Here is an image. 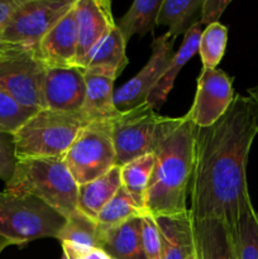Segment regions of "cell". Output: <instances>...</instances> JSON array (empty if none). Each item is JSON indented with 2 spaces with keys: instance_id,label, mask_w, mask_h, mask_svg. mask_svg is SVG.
<instances>
[{
  "instance_id": "cell-20",
  "label": "cell",
  "mask_w": 258,
  "mask_h": 259,
  "mask_svg": "<svg viewBox=\"0 0 258 259\" xmlns=\"http://www.w3.org/2000/svg\"><path fill=\"white\" fill-rule=\"evenodd\" d=\"M86 95L81 114L89 123L91 121L110 120L120 111L114 105V81L103 75H96L85 71Z\"/></svg>"
},
{
  "instance_id": "cell-18",
  "label": "cell",
  "mask_w": 258,
  "mask_h": 259,
  "mask_svg": "<svg viewBox=\"0 0 258 259\" xmlns=\"http://www.w3.org/2000/svg\"><path fill=\"white\" fill-rule=\"evenodd\" d=\"M125 47V39L115 25V28L93 48L86 60L85 71L115 80L129 62Z\"/></svg>"
},
{
  "instance_id": "cell-1",
  "label": "cell",
  "mask_w": 258,
  "mask_h": 259,
  "mask_svg": "<svg viewBox=\"0 0 258 259\" xmlns=\"http://www.w3.org/2000/svg\"><path fill=\"white\" fill-rule=\"evenodd\" d=\"M257 134L252 105L240 94L217 123L197 126L189 185L194 222L218 219L235 232L240 214L250 202L247 162Z\"/></svg>"
},
{
  "instance_id": "cell-17",
  "label": "cell",
  "mask_w": 258,
  "mask_h": 259,
  "mask_svg": "<svg viewBox=\"0 0 258 259\" xmlns=\"http://www.w3.org/2000/svg\"><path fill=\"white\" fill-rule=\"evenodd\" d=\"M141 218H134L106 229L99 228L100 249L110 259H147L142 243Z\"/></svg>"
},
{
  "instance_id": "cell-31",
  "label": "cell",
  "mask_w": 258,
  "mask_h": 259,
  "mask_svg": "<svg viewBox=\"0 0 258 259\" xmlns=\"http://www.w3.org/2000/svg\"><path fill=\"white\" fill-rule=\"evenodd\" d=\"M17 157L13 134L0 132V180L7 184L14 174Z\"/></svg>"
},
{
  "instance_id": "cell-9",
  "label": "cell",
  "mask_w": 258,
  "mask_h": 259,
  "mask_svg": "<svg viewBox=\"0 0 258 259\" xmlns=\"http://www.w3.org/2000/svg\"><path fill=\"white\" fill-rule=\"evenodd\" d=\"M76 0H22L0 30L8 43L37 48L53 25L73 7Z\"/></svg>"
},
{
  "instance_id": "cell-25",
  "label": "cell",
  "mask_w": 258,
  "mask_h": 259,
  "mask_svg": "<svg viewBox=\"0 0 258 259\" xmlns=\"http://www.w3.org/2000/svg\"><path fill=\"white\" fill-rule=\"evenodd\" d=\"M57 239L61 243H67L81 249L100 248L98 222L77 210L75 214L66 219L65 225L58 233Z\"/></svg>"
},
{
  "instance_id": "cell-13",
  "label": "cell",
  "mask_w": 258,
  "mask_h": 259,
  "mask_svg": "<svg viewBox=\"0 0 258 259\" xmlns=\"http://www.w3.org/2000/svg\"><path fill=\"white\" fill-rule=\"evenodd\" d=\"M76 27H77V58L76 66L85 70L86 60L93 48L115 28L108 0H76Z\"/></svg>"
},
{
  "instance_id": "cell-22",
  "label": "cell",
  "mask_w": 258,
  "mask_h": 259,
  "mask_svg": "<svg viewBox=\"0 0 258 259\" xmlns=\"http://www.w3.org/2000/svg\"><path fill=\"white\" fill-rule=\"evenodd\" d=\"M202 0H163L159 9L157 25L168 27L171 37L186 34L200 22Z\"/></svg>"
},
{
  "instance_id": "cell-29",
  "label": "cell",
  "mask_w": 258,
  "mask_h": 259,
  "mask_svg": "<svg viewBox=\"0 0 258 259\" xmlns=\"http://www.w3.org/2000/svg\"><path fill=\"white\" fill-rule=\"evenodd\" d=\"M37 113V110L25 108L15 101L9 94L0 89V132L14 134L23 124Z\"/></svg>"
},
{
  "instance_id": "cell-26",
  "label": "cell",
  "mask_w": 258,
  "mask_h": 259,
  "mask_svg": "<svg viewBox=\"0 0 258 259\" xmlns=\"http://www.w3.org/2000/svg\"><path fill=\"white\" fill-rule=\"evenodd\" d=\"M146 214L147 212L136 204L126 190L120 186L113 199L103 207L96 222L100 229H106Z\"/></svg>"
},
{
  "instance_id": "cell-19",
  "label": "cell",
  "mask_w": 258,
  "mask_h": 259,
  "mask_svg": "<svg viewBox=\"0 0 258 259\" xmlns=\"http://www.w3.org/2000/svg\"><path fill=\"white\" fill-rule=\"evenodd\" d=\"M201 27L202 25L200 24L199 22L185 34L180 50L177 51L176 53H174L168 66H167L166 70H164L163 75L161 76V78H159L158 82L156 83L153 90L149 93L148 98H147V103H148L154 110L163 105L167 96H168L169 91L174 88V83L175 81H176V77L180 73V71H181L182 67L186 65L187 61H190L194 57V55L197 52V50H199L200 37H201L202 33Z\"/></svg>"
},
{
  "instance_id": "cell-4",
  "label": "cell",
  "mask_w": 258,
  "mask_h": 259,
  "mask_svg": "<svg viewBox=\"0 0 258 259\" xmlns=\"http://www.w3.org/2000/svg\"><path fill=\"white\" fill-rule=\"evenodd\" d=\"M86 124L89 121L81 113H65L51 109L37 111L13 134L17 161L63 158Z\"/></svg>"
},
{
  "instance_id": "cell-10",
  "label": "cell",
  "mask_w": 258,
  "mask_h": 259,
  "mask_svg": "<svg viewBox=\"0 0 258 259\" xmlns=\"http://www.w3.org/2000/svg\"><path fill=\"white\" fill-rule=\"evenodd\" d=\"M176 38L168 33L154 38L151 45L152 55L143 68L128 82L114 91V105L118 111H126L147 103L149 93L163 75L174 56V45Z\"/></svg>"
},
{
  "instance_id": "cell-30",
  "label": "cell",
  "mask_w": 258,
  "mask_h": 259,
  "mask_svg": "<svg viewBox=\"0 0 258 259\" xmlns=\"http://www.w3.org/2000/svg\"><path fill=\"white\" fill-rule=\"evenodd\" d=\"M142 220V243L147 259H162V242L158 225L152 215L146 214Z\"/></svg>"
},
{
  "instance_id": "cell-12",
  "label": "cell",
  "mask_w": 258,
  "mask_h": 259,
  "mask_svg": "<svg viewBox=\"0 0 258 259\" xmlns=\"http://www.w3.org/2000/svg\"><path fill=\"white\" fill-rule=\"evenodd\" d=\"M85 70L77 66L46 70L43 103L46 109L65 113H81L85 103Z\"/></svg>"
},
{
  "instance_id": "cell-35",
  "label": "cell",
  "mask_w": 258,
  "mask_h": 259,
  "mask_svg": "<svg viewBox=\"0 0 258 259\" xmlns=\"http://www.w3.org/2000/svg\"><path fill=\"white\" fill-rule=\"evenodd\" d=\"M78 259H110L109 255L100 248L94 249H80Z\"/></svg>"
},
{
  "instance_id": "cell-15",
  "label": "cell",
  "mask_w": 258,
  "mask_h": 259,
  "mask_svg": "<svg viewBox=\"0 0 258 259\" xmlns=\"http://www.w3.org/2000/svg\"><path fill=\"white\" fill-rule=\"evenodd\" d=\"M195 255L197 259H237L234 232L224 222H194Z\"/></svg>"
},
{
  "instance_id": "cell-32",
  "label": "cell",
  "mask_w": 258,
  "mask_h": 259,
  "mask_svg": "<svg viewBox=\"0 0 258 259\" xmlns=\"http://www.w3.org/2000/svg\"><path fill=\"white\" fill-rule=\"evenodd\" d=\"M229 4V0H202L200 24L207 27V25L218 23L225 8Z\"/></svg>"
},
{
  "instance_id": "cell-38",
  "label": "cell",
  "mask_w": 258,
  "mask_h": 259,
  "mask_svg": "<svg viewBox=\"0 0 258 259\" xmlns=\"http://www.w3.org/2000/svg\"><path fill=\"white\" fill-rule=\"evenodd\" d=\"M192 259H197V258H196V255H194V258H192Z\"/></svg>"
},
{
  "instance_id": "cell-21",
  "label": "cell",
  "mask_w": 258,
  "mask_h": 259,
  "mask_svg": "<svg viewBox=\"0 0 258 259\" xmlns=\"http://www.w3.org/2000/svg\"><path fill=\"white\" fill-rule=\"evenodd\" d=\"M120 186L121 177L119 166H114L110 171L94 181L78 185V210L93 220H98L103 207L113 199Z\"/></svg>"
},
{
  "instance_id": "cell-2",
  "label": "cell",
  "mask_w": 258,
  "mask_h": 259,
  "mask_svg": "<svg viewBox=\"0 0 258 259\" xmlns=\"http://www.w3.org/2000/svg\"><path fill=\"white\" fill-rule=\"evenodd\" d=\"M197 126L187 118L166 137L154 152V167L146 191L144 209L153 218L187 211L186 200L194 166Z\"/></svg>"
},
{
  "instance_id": "cell-8",
  "label": "cell",
  "mask_w": 258,
  "mask_h": 259,
  "mask_svg": "<svg viewBox=\"0 0 258 259\" xmlns=\"http://www.w3.org/2000/svg\"><path fill=\"white\" fill-rule=\"evenodd\" d=\"M46 70L37 48H19L0 57V89L25 108L43 110Z\"/></svg>"
},
{
  "instance_id": "cell-36",
  "label": "cell",
  "mask_w": 258,
  "mask_h": 259,
  "mask_svg": "<svg viewBox=\"0 0 258 259\" xmlns=\"http://www.w3.org/2000/svg\"><path fill=\"white\" fill-rule=\"evenodd\" d=\"M19 48H23V47L22 46H15V45H12V43H8L7 40L3 39L2 35H0V57H2V56L8 55V53L10 52H14V51L19 50Z\"/></svg>"
},
{
  "instance_id": "cell-7",
  "label": "cell",
  "mask_w": 258,
  "mask_h": 259,
  "mask_svg": "<svg viewBox=\"0 0 258 259\" xmlns=\"http://www.w3.org/2000/svg\"><path fill=\"white\" fill-rule=\"evenodd\" d=\"M63 162L77 185L94 181L116 166L110 120L86 124L63 156Z\"/></svg>"
},
{
  "instance_id": "cell-24",
  "label": "cell",
  "mask_w": 258,
  "mask_h": 259,
  "mask_svg": "<svg viewBox=\"0 0 258 259\" xmlns=\"http://www.w3.org/2000/svg\"><path fill=\"white\" fill-rule=\"evenodd\" d=\"M154 159H156L154 153L146 154L120 167L121 186L144 211H146L144 209L146 191L153 171Z\"/></svg>"
},
{
  "instance_id": "cell-11",
  "label": "cell",
  "mask_w": 258,
  "mask_h": 259,
  "mask_svg": "<svg viewBox=\"0 0 258 259\" xmlns=\"http://www.w3.org/2000/svg\"><path fill=\"white\" fill-rule=\"evenodd\" d=\"M233 100V78L218 68H202L197 77L194 103L186 116L199 128H206L227 113Z\"/></svg>"
},
{
  "instance_id": "cell-27",
  "label": "cell",
  "mask_w": 258,
  "mask_h": 259,
  "mask_svg": "<svg viewBox=\"0 0 258 259\" xmlns=\"http://www.w3.org/2000/svg\"><path fill=\"white\" fill-rule=\"evenodd\" d=\"M234 239L237 259H258V214L252 201L240 214Z\"/></svg>"
},
{
  "instance_id": "cell-6",
  "label": "cell",
  "mask_w": 258,
  "mask_h": 259,
  "mask_svg": "<svg viewBox=\"0 0 258 259\" xmlns=\"http://www.w3.org/2000/svg\"><path fill=\"white\" fill-rule=\"evenodd\" d=\"M182 121L181 118L162 116L148 103L121 111L110 119L116 166L156 152L166 137Z\"/></svg>"
},
{
  "instance_id": "cell-23",
  "label": "cell",
  "mask_w": 258,
  "mask_h": 259,
  "mask_svg": "<svg viewBox=\"0 0 258 259\" xmlns=\"http://www.w3.org/2000/svg\"><path fill=\"white\" fill-rule=\"evenodd\" d=\"M163 0H136L128 12L119 19L116 27L128 43L133 35L143 37L153 32Z\"/></svg>"
},
{
  "instance_id": "cell-14",
  "label": "cell",
  "mask_w": 258,
  "mask_h": 259,
  "mask_svg": "<svg viewBox=\"0 0 258 259\" xmlns=\"http://www.w3.org/2000/svg\"><path fill=\"white\" fill-rule=\"evenodd\" d=\"M37 55L47 68L76 66L77 27L75 4L40 39Z\"/></svg>"
},
{
  "instance_id": "cell-5",
  "label": "cell",
  "mask_w": 258,
  "mask_h": 259,
  "mask_svg": "<svg viewBox=\"0 0 258 259\" xmlns=\"http://www.w3.org/2000/svg\"><path fill=\"white\" fill-rule=\"evenodd\" d=\"M66 218L29 194L0 192V238L9 245H24L40 238H56Z\"/></svg>"
},
{
  "instance_id": "cell-3",
  "label": "cell",
  "mask_w": 258,
  "mask_h": 259,
  "mask_svg": "<svg viewBox=\"0 0 258 259\" xmlns=\"http://www.w3.org/2000/svg\"><path fill=\"white\" fill-rule=\"evenodd\" d=\"M78 185L63 158L18 159L5 191L38 197L67 219L78 210Z\"/></svg>"
},
{
  "instance_id": "cell-28",
  "label": "cell",
  "mask_w": 258,
  "mask_h": 259,
  "mask_svg": "<svg viewBox=\"0 0 258 259\" xmlns=\"http://www.w3.org/2000/svg\"><path fill=\"white\" fill-rule=\"evenodd\" d=\"M228 43V28L222 23L210 24L202 30L199 42L200 57L202 61V68L215 70L224 56Z\"/></svg>"
},
{
  "instance_id": "cell-37",
  "label": "cell",
  "mask_w": 258,
  "mask_h": 259,
  "mask_svg": "<svg viewBox=\"0 0 258 259\" xmlns=\"http://www.w3.org/2000/svg\"><path fill=\"white\" fill-rule=\"evenodd\" d=\"M7 247H9V244H8L7 240H4V239H2V238H0V253H2L3 250H4Z\"/></svg>"
},
{
  "instance_id": "cell-16",
  "label": "cell",
  "mask_w": 258,
  "mask_h": 259,
  "mask_svg": "<svg viewBox=\"0 0 258 259\" xmlns=\"http://www.w3.org/2000/svg\"><path fill=\"white\" fill-rule=\"evenodd\" d=\"M162 242V259H192L195 255L191 212L154 218Z\"/></svg>"
},
{
  "instance_id": "cell-34",
  "label": "cell",
  "mask_w": 258,
  "mask_h": 259,
  "mask_svg": "<svg viewBox=\"0 0 258 259\" xmlns=\"http://www.w3.org/2000/svg\"><path fill=\"white\" fill-rule=\"evenodd\" d=\"M247 98L248 100H249L250 105H252L253 114H254V119H255V125H257V129H258V83L248 89Z\"/></svg>"
},
{
  "instance_id": "cell-33",
  "label": "cell",
  "mask_w": 258,
  "mask_h": 259,
  "mask_svg": "<svg viewBox=\"0 0 258 259\" xmlns=\"http://www.w3.org/2000/svg\"><path fill=\"white\" fill-rule=\"evenodd\" d=\"M22 0H0V30L4 28L10 15L13 14Z\"/></svg>"
}]
</instances>
